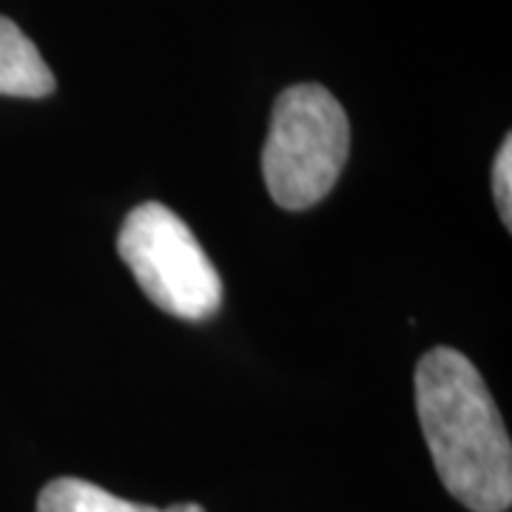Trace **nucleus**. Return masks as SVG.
I'll return each instance as SVG.
<instances>
[{
	"label": "nucleus",
	"instance_id": "nucleus-1",
	"mask_svg": "<svg viewBox=\"0 0 512 512\" xmlns=\"http://www.w3.org/2000/svg\"><path fill=\"white\" fill-rule=\"evenodd\" d=\"M416 410L447 493L473 512L510 510L512 444L478 367L453 348L424 353Z\"/></svg>",
	"mask_w": 512,
	"mask_h": 512
},
{
	"label": "nucleus",
	"instance_id": "nucleus-2",
	"mask_svg": "<svg viewBox=\"0 0 512 512\" xmlns=\"http://www.w3.org/2000/svg\"><path fill=\"white\" fill-rule=\"evenodd\" d=\"M350 123L342 103L319 83H299L276 97L262 148V174L271 200L305 211L333 191L348 163Z\"/></svg>",
	"mask_w": 512,
	"mask_h": 512
},
{
	"label": "nucleus",
	"instance_id": "nucleus-3",
	"mask_svg": "<svg viewBox=\"0 0 512 512\" xmlns=\"http://www.w3.org/2000/svg\"><path fill=\"white\" fill-rule=\"evenodd\" d=\"M117 254L160 311L205 322L222 308L220 271L191 228L163 202H143L128 214Z\"/></svg>",
	"mask_w": 512,
	"mask_h": 512
},
{
	"label": "nucleus",
	"instance_id": "nucleus-4",
	"mask_svg": "<svg viewBox=\"0 0 512 512\" xmlns=\"http://www.w3.org/2000/svg\"><path fill=\"white\" fill-rule=\"evenodd\" d=\"M55 74L37 46L15 20L0 15V94L6 97H49Z\"/></svg>",
	"mask_w": 512,
	"mask_h": 512
},
{
	"label": "nucleus",
	"instance_id": "nucleus-5",
	"mask_svg": "<svg viewBox=\"0 0 512 512\" xmlns=\"http://www.w3.org/2000/svg\"><path fill=\"white\" fill-rule=\"evenodd\" d=\"M37 512H163L157 507L134 504L126 498H117L109 490L97 487L83 478L63 476L49 481L40 498H37Z\"/></svg>",
	"mask_w": 512,
	"mask_h": 512
},
{
	"label": "nucleus",
	"instance_id": "nucleus-6",
	"mask_svg": "<svg viewBox=\"0 0 512 512\" xmlns=\"http://www.w3.org/2000/svg\"><path fill=\"white\" fill-rule=\"evenodd\" d=\"M493 197L495 205H498V214H501V222L507 225L510 231L512 225V137H507L498 154H495L493 163Z\"/></svg>",
	"mask_w": 512,
	"mask_h": 512
},
{
	"label": "nucleus",
	"instance_id": "nucleus-7",
	"mask_svg": "<svg viewBox=\"0 0 512 512\" xmlns=\"http://www.w3.org/2000/svg\"><path fill=\"white\" fill-rule=\"evenodd\" d=\"M163 512H205V507L194 504V501H180V504H171V507H165Z\"/></svg>",
	"mask_w": 512,
	"mask_h": 512
}]
</instances>
